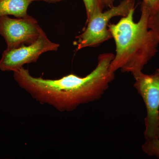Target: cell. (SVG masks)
<instances>
[{"mask_svg": "<svg viewBox=\"0 0 159 159\" xmlns=\"http://www.w3.org/2000/svg\"><path fill=\"white\" fill-rule=\"evenodd\" d=\"M114 56L111 53L100 54L97 66L84 77L70 74L59 79H44L33 77L23 67L13 72V77L20 87L41 104L60 112L72 111L102 97L115 79V73L110 70Z\"/></svg>", "mask_w": 159, "mask_h": 159, "instance_id": "cell-1", "label": "cell"}, {"mask_svg": "<svg viewBox=\"0 0 159 159\" xmlns=\"http://www.w3.org/2000/svg\"><path fill=\"white\" fill-rule=\"evenodd\" d=\"M134 9L116 24L108 26L116 45V54L110 66V70L113 73L120 70L133 76L139 74L157 51L159 40L148 29L149 10L141 5V17L135 22Z\"/></svg>", "mask_w": 159, "mask_h": 159, "instance_id": "cell-2", "label": "cell"}, {"mask_svg": "<svg viewBox=\"0 0 159 159\" xmlns=\"http://www.w3.org/2000/svg\"><path fill=\"white\" fill-rule=\"evenodd\" d=\"M135 0H122L119 5L105 11L93 15L88 20L83 32L77 37V51L88 47H97L112 38L108 26L110 20L116 16H126L134 8Z\"/></svg>", "mask_w": 159, "mask_h": 159, "instance_id": "cell-3", "label": "cell"}, {"mask_svg": "<svg viewBox=\"0 0 159 159\" xmlns=\"http://www.w3.org/2000/svg\"><path fill=\"white\" fill-rule=\"evenodd\" d=\"M134 87L143 99L147 111L145 119V140L159 139V69L151 74L142 72L133 76Z\"/></svg>", "mask_w": 159, "mask_h": 159, "instance_id": "cell-4", "label": "cell"}, {"mask_svg": "<svg viewBox=\"0 0 159 159\" xmlns=\"http://www.w3.org/2000/svg\"><path fill=\"white\" fill-rule=\"evenodd\" d=\"M59 46V44L51 41L43 32L32 43L6 49L0 59V70L14 72L24 65L36 62L45 52L57 51Z\"/></svg>", "mask_w": 159, "mask_h": 159, "instance_id": "cell-5", "label": "cell"}, {"mask_svg": "<svg viewBox=\"0 0 159 159\" xmlns=\"http://www.w3.org/2000/svg\"><path fill=\"white\" fill-rule=\"evenodd\" d=\"M43 32L37 21L30 16L16 18L0 17V35L5 39L7 48L32 43Z\"/></svg>", "mask_w": 159, "mask_h": 159, "instance_id": "cell-6", "label": "cell"}, {"mask_svg": "<svg viewBox=\"0 0 159 159\" xmlns=\"http://www.w3.org/2000/svg\"><path fill=\"white\" fill-rule=\"evenodd\" d=\"M31 0H0V17L13 16L16 18L28 16L27 13Z\"/></svg>", "mask_w": 159, "mask_h": 159, "instance_id": "cell-7", "label": "cell"}, {"mask_svg": "<svg viewBox=\"0 0 159 159\" xmlns=\"http://www.w3.org/2000/svg\"><path fill=\"white\" fill-rule=\"evenodd\" d=\"M86 11L87 21L95 13L103 11L104 7L103 0H83Z\"/></svg>", "mask_w": 159, "mask_h": 159, "instance_id": "cell-8", "label": "cell"}, {"mask_svg": "<svg viewBox=\"0 0 159 159\" xmlns=\"http://www.w3.org/2000/svg\"><path fill=\"white\" fill-rule=\"evenodd\" d=\"M142 148L143 151L149 156H155L159 158V139L145 140Z\"/></svg>", "mask_w": 159, "mask_h": 159, "instance_id": "cell-9", "label": "cell"}, {"mask_svg": "<svg viewBox=\"0 0 159 159\" xmlns=\"http://www.w3.org/2000/svg\"><path fill=\"white\" fill-rule=\"evenodd\" d=\"M148 27V29L153 31L159 40V10L149 15Z\"/></svg>", "mask_w": 159, "mask_h": 159, "instance_id": "cell-10", "label": "cell"}, {"mask_svg": "<svg viewBox=\"0 0 159 159\" xmlns=\"http://www.w3.org/2000/svg\"><path fill=\"white\" fill-rule=\"evenodd\" d=\"M141 5L146 7L149 10L150 14L159 10V0H142Z\"/></svg>", "mask_w": 159, "mask_h": 159, "instance_id": "cell-11", "label": "cell"}, {"mask_svg": "<svg viewBox=\"0 0 159 159\" xmlns=\"http://www.w3.org/2000/svg\"><path fill=\"white\" fill-rule=\"evenodd\" d=\"M103 1H104V5L107 7L110 8L114 6L115 0H103Z\"/></svg>", "mask_w": 159, "mask_h": 159, "instance_id": "cell-12", "label": "cell"}, {"mask_svg": "<svg viewBox=\"0 0 159 159\" xmlns=\"http://www.w3.org/2000/svg\"><path fill=\"white\" fill-rule=\"evenodd\" d=\"M45 1V2H59V1H61V0H31L32 2H34V1Z\"/></svg>", "mask_w": 159, "mask_h": 159, "instance_id": "cell-13", "label": "cell"}]
</instances>
